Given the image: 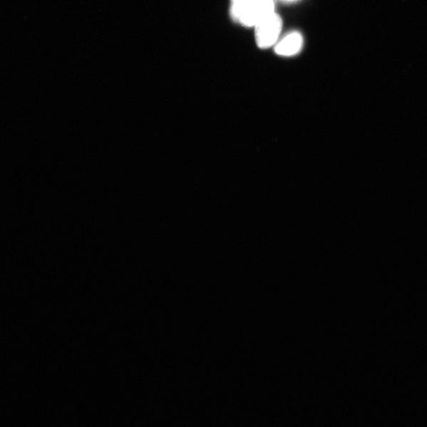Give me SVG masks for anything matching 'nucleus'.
Listing matches in <instances>:
<instances>
[{
    "label": "nucleus",
    "mask_w": 427,
    "mask_h": 427,
    "mask_svg": "<svg viewBox=\"0 0 427 427\" xmlns=\"http://www.w3.org/2000/svg\"><path fill=\"white\" fill-rule=\"evenodd\" d=\"M274 12V0H231V18L244 26L255 27Z\"/></svg>",
    "instance_id": "obj_1"
},
{
    "label": "nucleus",
    "mask_w": 427,
    "mask_h": 427,
    "mask_svg": "<svg viewBox=\"0 0 427 427\" xmlns=\"http://www.w3.org/2000/svg\"><path fill=\"white\" fill-rule=\"evenodd\" d=\"M303 46L301 34L292 32L285 36L274 48V52L279 56H292L298 54Z\"/></svg>",
    "instance_id": "obj_3"
},
{
    "label": "nucleus",
    "mask_w": 427,
    "mask_h": 427,
    "mask_svg": "<svg viewBox=\"0 0 427 427\" xmlns=\"http://www.w3.org/2000/svg\"><path fill=\"white\" fill-rule=\"evenodd\" d=\"M283 28V20L274 12L255 26V38L259 48L266 49L276 44Z\"/></svg>",
    "instance_id": "obj_2"
},
{
    "label": "nucleus",
    "mask_w": 427,
    "mask_h": 427,
    "mask_svg": "<svg viewBox=\"0 0 427 427\" xmlns=\"http://www.w3.org/2000/svg\"><path fill=\"white\" fill-rule=\"evenodd\" d=\"M284 1L291 2V1H294V0H284Z\"/></svg>",
    "instance_id": "obj_4"
}]
</instances>
